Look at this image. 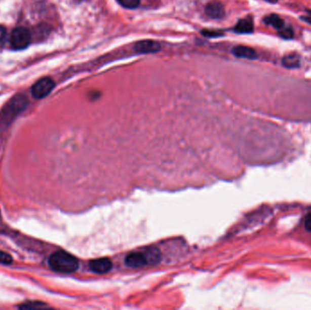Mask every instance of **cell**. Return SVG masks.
Wrapping results in <instances>:
<instances>
[{
  "label": "cell",
  "instance_id": "obj_1",
  "mask_svg": "<svg viewBox=\"0 0 311 310\" xmlns=\"http://www.w3.org/2000/svg\"><path fill=\"white\" fill-rule=\"evenodd\" d=\"M161 260L160 251L156 248H147L144 251H137L130 253L127 257L125 263L129 267H143L145 266H154Z\"/></svg>",
  "mask_w": 311,
  "mask_h": 310
},
{
  "label": "cell",
  "instance_id": "obj_2",
  "mask_svg": "<svg viewBox=\"0 0 311 310\" xmlns=\"http://www.w3.org/2000/svg\"><path fill=\"white\" fill-rule=\"evenodd\" d=\"M49 265L52 270L58 273H73L79 268V260L69 253L58 251L52 254L49 259Z\"/></svg>",
  "mask_w": 311,
  "mask_h": 310
},
{
  "label": "cell",
  "instance_id": "obj_3",
  "mask_svg": "<svg viewBox=\"0 0 311 310\" xmlns=\"http://www.w3.org/2000/svg\"><path fill=\"white\" fill-rule=\"evenodd\" d=\"M30 41H31V35L26 27L15 28L10 37L11 46L16 50L27 49L30 44Z\"/></svg>",
  "mask_w": 311,
  "mask_h": 310
},
{
  "label": "cell",
  "instance_id": "obj_4",
  "mask_svg": "<svg viewBox=\"0 0 311 310\" xmlns=\"http://www.w3.org/2000/svg\"><path fill=\"white\" fill-rule=\"evenodd\" d=\"M55 88V83L50 78H43L33 85L31 89L32 96L37 99L46 98L52 92Z\"/></svg>",
  "mask_w": 311,
  "mask_h": 310
},
{
  "label": "cell",
  "instance_id": "obj_5",
  "mask_svg": "<svg viewBox=\"0 0 311 310\" xmlns=\"http://www.w3.org/2000/svg\"><path fill=\"white\" fill-rule=\"evenodd\" d=\"M27 105V98L23 96H18L17 98H13V100L9 103V106L7 107L5 118L8 120L9 118H13L15 115H18L19 112L26 108Z\"/></svg>",
  "mask_w": 311,
  "mask_h": 310
},
{
  "label": "cell",
  "instance_id": "obj_6",
  "mask_svg": "<svg viewBox=\"0 0 311 310\" xmlns=\"http://www.w3.org/2000/svg\"><path fill=\"white\" fill-rule=\"evenodd\" d=\"M161 46L155 40H142L135 45V50L140 54H153L159 52Z\"/></svg>",
  "mask_w": 311,
  "mask_h": 310
},
{
  "label": "cell",
  "instance_id": "obj_7",
  "mask_svg": "<svg viewBox=\"0 0 311 310\" xmlns=\"http://www.w3.org/2000/svg\"><path fill=\"white\" fill-rule=\"evenodd\" d=\"M90 269L97 274H106L111 270L112 262L108 258H98L94 259L89 263Z\"/></svg>",
  "mask_w": 311,
  "mask_h": 310
},
{
  "label": "cell",
  "instance_id": "obj_8",
  "mask_svg": "<svg viewBox=\"0 0 311 310\" xmlns=\"http://www.w3.org/2000/svg\"><path fill=\"white\" fill-rule=\"evenodd\" d=\"M205 13L212 19H220L225 16V9L221 3L218 1H213L207 5L205 9Z\"/></svg>",
  "mask_w": 311,
  "mask_h": 310
},
{
  "label": "cell",
  "instance_id": "obj_9",
  "mask_svg": "<svg viewBox=\"0 0 311 310\" xmlns=\"http://www.w3.org/2000/svg\"><path fill=\"white\" fill-rule=\"evenodd\" d=\"M232 53L237 58H247V59H255L258 57L257 52L253 49L246 46L235 47L232 50Z\"/></svg>",
  "mask_w": 311,
  "mask_h": 310
},
{
  "label": "cell",
  "instance_id": "obj_10",
  "mask_svg": "<svg viewBox=\"0 0 311 310\" xmlns=\"http://www.w3.org/2000/svg\"><path fill=\"white\" fill-rule=\"evenodd\" d=\"M254 30V24L252 18L250 17L240 19L234 27V31L240 34H249Z\"/></svg>",
  "mask_w": 311,
  "mask_h": 310
},
{
  "label": "cell",
  "instance_id": "obj_11",
  "mask_svg": "<svg viewBox=\"0 0 311 310\" xmlns=\"http://www.w3.org/2000/svg\"><path fill=\"white\" fill-rule=\"evenodd\" d=\"M264 22L268 26H271L276 29H278L279 31L285 27L284 20L280 18L279 15H275V14L267 16L264 18Z\"/></svg>",
  "mask_w": 311,
  "mask_h": 310
},
{
  "label": "cell",
  "instance_id": "obj_12",
  "mask_svg": "<svg viewBox=\"0 0 311 310\" xmlns=\"http://www.w3.org/2000/svg\"><path fill=\"white\" fill-rule=\"evenodd\" d=\"M299 62H300V59L297 54H290V55L286 56L282 59V64L284 65V67H289V68L298 67Z\"/></svg>",
  "mask_w": 311,
  "mask_h": 310
},
{
  "label": "cell",
  "instance_id": "obj_13",
  "mask_svg": "<svg viewBox=\"0 0 311 310\" xmlns=\"http://www.w3.org/2000/svg\"><path fill=\"white\" fill-rule=\"evenodd\" d=\"M125 9H135L140 4V0H118Z\"/></svg>",
  "mask_w": 311,
  "mask_h": 310
},
{
  "label": "cell",
  "instance_id": "obj_14",
  "mask_svg": "<svg viewBox=\"0 0 311 310\" xmlns=\"http://www.w3.org/2000/svg\"><path fill=\"white\" fill-rule=\"evenodd\" d=\"M280 35L283 38H292L294 32L291 27H284L281 30H280Z\"/></svg>",
  "mask_w": 311,
  "mask_h": 310
},
{
  "label": "cell",
  "instance_id": "obj_15",
  "mask_svg": "<svg viewBox=\"0 0 311 310\" xmlns=\"http://www.w3.org/2000/svg\"><path fill=\"white\" fill-rule=\"evenodd\" d=\"M12 263V257L8 253L3 252L0 250V264L9 265Z\"/></svg>",
  "mask_w": 311,
  "mask_h": 310
},
{
  "label": "cell",
  "instance_id": "obj_16",
  "mask_svg": "<svg viewBox=\"0 0 311 310\" xmlns=\"http://www.w3.org/2000/svg\"><path fill=\"white\" fill-rule=\"evenodd\" d=\"M305 227L307 231L311 232V213L307 214L305 217Z\"/></svg>",
  "mask_w": 311,
  "mask_h": 310
},
{
  "label": "cell",
  "instance_id": "obj_17",
  "mask_svg": "<svg viewBox=\"0 0 311 310\" xmlns=\"http://www.w3.org/2000/svg\"><path fill=\"white\" fill-rule=\"evenodd\" d=\"M203 34L206 35H211V36H218V35H220L221 34L219 33V32H211V31H206L203 32Z\"/></svg>",
  "mask_w": 311,
  "mask_h": 310
},
{
  "label": "cell",
  "instance_id": "obj_18",
  "mask_svg": "<svg viewBox=\"0 0 311 310\" xmlns=\"http://www.w3.org/2000/svg\"><path fill=\"white\" fill-rule=\"evenodd\" d=\"M5 36H6V29L0 26V41L4 40Z\"/></svg>",
  "mask_w": 311,
  "mask_h": 310
},
{
  "label": "cell",
  "instance_id": "obj_19",
  "mask_svg": "<svg viewBox=\"0 0 311 310\" xmlns=\"http://www.w3.org/2000/svg\"><path fill=\"white\" fill-rule=\"evenodd\" d=\"M303 19H304L305 21H307V22H308L309 23V24H311V11H309V12H308V15H307V16H306V17H304V18H303Z\"/></svg>",
  "mask_w": 311,
  "mask_h": 310
},
{
  "label": "cell",
  "instance_id": "obj_20",
  "mask_svg": "<svg viewBox=\"0 0 311 310\" xmlns=\"http://www.w3.org/2000/svg\"><path fill=\"white\" fill-rule=\"evenodd\" d=\"M267 2H269V3H277L278 2V0H266Z\"/></svg>",
  "mask_w": 311,
  "mask_h": 310
}]
</instances>
